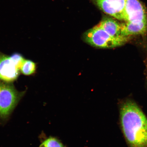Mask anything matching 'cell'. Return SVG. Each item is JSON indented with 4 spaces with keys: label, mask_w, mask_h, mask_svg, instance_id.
<instances>
[{
    "label": "cell",
    "mask_w": 147,
    "mask_h": 147,
    "mask_svg": "<svg viewBox=\"0 0 147 147\" xmlns=\"http://www.w3.org/2000/svg\"><path fill=\"white\" fill-rule=\"evenodd\" d=\"M120 121L129 147H147V118L135 102L129 100L122 104Z\"/></svg>",
    "instance_id": "cell-1"
},
{
    "label": "cell",
    "mask_w": 147,
    "mask_h": 147,
    "mask_svg": "<svg viewBox=\"0 0 147 147\" xmlns=\"http://www.w3.org/2000/svg\"><path fill=\"white\" fill-rule=\"evenodd\" d=\"M85 41L93 47L101 48H111L120 46L127 41V36L114 37L98 26L87 31L84 34Z\"/></svg>",
    "instance_id": "cell-2"
},
{
    "label": "cell",
    "mask_w": 147,
    "mask_h": 147,
    "mask_svg": "<svg viewBox=\"0 0 147 147\" xmlns=\"http://www.w3.org/2000/svg\"><path fill=\"white\" fill-rule=\"evenodd\" d=\"M21 95L8 83L0 82V117H8L19 100Z\"/></svg>",
    "instance_id": "cell-3"
},
{
    "label": "cell",
    "mask_w": 147,
    "mask_h": 147,
    "mask_svg": "<svg viewBox=\"0 0 147 147\" xmlns=\"http://www.w3.org/2000/svg\"><path fill=\"white\" fill-rule=\"evenodd\" d=\"M123 20L127 22L138 23L147 21L144 5L139 0H126Z\"/></svg>",
    "instance_id": "cell-4"
},
{
    "label": "cell",
    "mask_w": 147,
    "mask_h": 147,
    "mask_svg": "<svg viewBox=\"0 0 147 147\" xmlns=\"http://www.w3.org/2000/svg\"><path fill=\"white\" fill-rule=\"evenodd\" d=\"M126 0H94L99 8L106 14L119 20H123Z\"/></svg>",
    "instance_id": "cell-5"
},
{
    "label": "cell",
    "mask_w": 147,
    "mask_h": 147,
    "mask_svg": "<svg viewBox=\"0 0 147 147\" xmlns=\"http://www.w3.org/2000/svg\"><path fill=\"white\" fill-rule=\"evenodd\" d=\"M20 71L10 57L5 55L0 56L1 80L7 82H13L19 76Z\"/></svg>",
    "instance_id": "cell-6"
},
{
    "label": "cell",
    "mask_w": 147,
    "mask_h": 147,
    "mask_svg": "<svg viewBox=\"0 0 147 147\" xmlns=\"http://www.w3.org/2000/svg\"><path fill=\"white\" fill-rule=\"evenodd\" d=\"M147 30V21L138 23L126 22L121 24V35L127 36L143 34Z\"/></svg>",
    "instance_id": "cell-7"
},
{
    "label": "cell",
    "mask_w": 147,
    "mask_h": 147,
    "mask_svg": "<svg viewBox=\"0 0 147 147\" xmlns=\"http://www.w3.org/2000/svg\"><path fill=\"white\" fill-rule=\"evenodd\" d=\"M97 26L103 29L110 36L114 37L122 36L121 34V24L113 18H104Z\"/></svg>",
    "instance_id": "cell-8"
},
{
    "label": "cell",
    "mask_w": 147,
    "mask_h": 147,
    "mask_svg": "<svg viewBox=\"0 0 147 147\" xmlns=\"http://www.w3.org/2000/svg\"><path fill=\"white\" fill-rule=\"evenodd\" d=\"M36 69V64L30 60H25L22 65L20 71L25 75H29L35 72Z\"/></svg>",
    "instance_id": "cell-9"
},
{
    "label": "cell",
    "mask_w": 147,
    "mask_h": 147,
    "mask_svg": "<svg viewBox=\"0 0 147 147\" xmlns=\"http://www.w3.org/2000/svg\"><path fill=\"white\" fill-rule=\"evenodd\" d=\"M40 147H63L62 143L58 139L51 137L42 143Z\"/></svg>",
    "instance_id": "cell-10"
},
{
    "label": "cell",
    "mask_w": 147,
    "mask_h": 147,
    "mask_svg": "<svg viewBox=\"0 0 147 147\" xmlns=\"http://www.w3.org/2000/svg\"><path fill=\"white\" fill-rule=\"evenodd\" d=\"M10 57L11 59L20 71L22 66L25 60V59L21 55L17 54V53L12 55Z\"/></svg>",
    "instance_id": "cell-11"
},
{
    "label": "cell",
    "mask_w": 147,
    "mask_h": 147,
    "mask_svg": "<svg viewBox=\"0 0 147 147\" xmlns=\"http://www.w3.org/2000/svg\"><path fill=\"white\" fill-rule=\"evenodd\" d=\"M0 80H1V78H0Z\"/></svg>",
    "instance_id": "cell-12"
}]
</instances>
